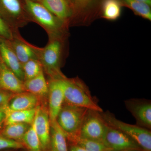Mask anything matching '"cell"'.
<instances>
[{
	"mask_svg": "<svg viewBox=\"0 0 151 151\" xmlns=\"http://www.w3.org/2000/svg\"><path fill=\"white\" fill-rule=\"evenodd\" d=\"M64 93V103L102 113L103 109L92 97L89 87L80 78H61Z\"/></svg>",
	"mask_w": 151,
	"mask_h": 151,
	"instance_id": "6da1fadb",
	"label": "cell"
},
{
	"mask_svg": "<svg viewBox=\"0 0 151 151\" xmlns=\"http://www.w3.org/2000/svg\"><path fill=\"white\" fill-rule=\"evenodd\" d=\"M108 126L121 131L136 142L143 150L151 151V132L137 125L127 124L116 119L109 111L100 113Z\"/></svg>",
	"mask_w": 151,
	"mask_h": 151,
	"instance_id": "7a4b0ae2",
	"label": "cell"
},
{
	"mask_svg": "<svg viewBox=\"0 0 151 151\" xmlns=\"http://www.w3.org/2000/svg\"><path fill=\"white\" fill-rule=\"evenodd\" d=\"M28 10L34 19L43 27L51 37H62L66 24L42 4L33 0H24Z\"/></svg>",
	"mask_w": 151,
	"mask_h": 151,
	"instance_id": "3957f363",
	"label": "cell"
},
{
	"mask_svg": "<svg viewBox=\"0 0 151 151\" xmlns=\"http://www.w3.org/2000/svg\"><path fill=\"white\" fill-rule=\"evenodd\" d=\"M51 40L40 53L39 60L43 68L51 78L65 77L60 70L63 48L61 37H51Z\"/></svg>",
	"mask_w": 151,
	"mask_h": 151,
	"instance_id": "277c9868",
	"label": "cell"
},
{
	"mask_svg": "<svg viewBox=\"0 0 151 151\" xmlns=\"http://www.w3.org/2000/svg\"><path fill=\"white\" fill-rule=\"evenodd\" d=\"M88 110L64 103L56 122L66 136L78 135Z\"/></svg>",
	"mask_w": 151,
	"mask_h": 151,
	"instance_id": "5b68a950",
	"label": "cell"
},
{
	"mask_svg": "<svg viewBox=\"0 0 151 151\" xmlns=\"http://www.w3.org/2000/svg\"><path fill=\"white\" fill-rule=\"evenodd\" d=\"M108 127L100 112L88 110L78 135L82 138L103 142Z\"/></svg>",
	"mask_w": 151,
	"mask_h": 151,
	"instance_id": "8992f818",
	"label": "cell"
},
{
	"mask_svg": "<svg viewBox=\"0 0 151 151\" xmlns=\"http://www.w3.org/2000/svg\"><path fill=\"white\" fill-rule=\"evenodd\" d=\"M103 143L108 148L113 151L143 150L128 135L109 126Z\"/></svg>",
	"mask_w": 151,
	"mask_h": 151,
	"instance_id": "52a82bcc",
	"label": "cell"
},
{
	"mask_svg": "<svg viewBox=\"0 0 151 151\" xmlns=\"http://www.w3.org/2000/svg\"><path fill=\"white\" fill-rule=\"evenodd\" d=\"M126 108L136 119V125L151 129V103L150 101L141 99H132L126 100Z\"/></svg>",
	"mask_w": 151,
	"mask_h": 151,
	"instance_id": "ba28073f",
	"label": "cell"
},
{
	"mask_svg": "<svg viewBox=\"0 0 151 151\" xmlns=\"http://www.w3.org/2000/svg\"><path fill=\"white\" fill-rule=\"evenodd\" d=\"M62 78H51L48 83V112L50 122L56 121L57 117L64 103Z\"/></svg>",
	"mask_w": 151,
	"mask_h": 151,
	"instance_id": "9c48e42d",
	"label": "cell"
},
{
	"mask_svg": "<svg viewBox=\"0 0 151 151\" xmlns=\"http://www.w3.org/2000/svg\"><path fill=\"white\" fill-rule=\"evenodd\" d=\"M36 131L40 140L42 150L49 147L50 137V121L48 110L38 106L34 120Z\"/></svg>",
	"mask_w": 151,
	"mask_h": 151,
	"instance_id": "30bf717a",
	"label": "cell"
},
{
	"mask_svg": "<svg viewBox=\"0 0 151 151\" xmlns=\"http://www.w3.org/2000/svg\"><path fill=\"white\" fill-rule=\"evenodd\" d=\"M0 56L4 64L24 82V76L21 63L11 46L9 40L2 37H0Z\"/></svg>",
	"mask_w": 151,
	"mask_h": 151,
	"instance_id": "8fae6325",
	"label": "cell"
},
{
	"mask_svg": "<svg viewBox=\"0 0 151 151\" xmlns=\"http://www.w3.org/2000/svg\"><path fill=\"white\" fill-rule=\"evenodd\" d=\"M0 89L14 94L25 91L23 81L9 69L2 60L0 71Z\"/></svg>",
	"mask_w": 151,
	"mask_h": 151,
	"instance_id": "7c38bea8",
	"label": "cell"
},
{
	"mask_svg": "<svg viewBox=\"0 0 151 151\" xmlns=\"http://www.w3.org/2000/svg\"><path fill=\"white\" fill-rule=\"evenodd\" d=\"M42 4L65 24L74 14L69 0H41Z\"/></svg>",
	"mask_w": 151,
	"mask_h": 151,
	"instance_id": "4fadbf2b",
	"label": "cell"
},
{
	"mask_svg": "<svg viewBox=\"0 0 151 151\" xmlns=\"http://www.w3.org/2000/svg\"><path fill=\"white\" fill-rule=\"evenodd\" d=\"M40 99L29 92L15 94L6 105L8 111H23L34 109L39 106Z\"/></svg>",
	"mask_w": 151,
	"mask_h": 151,
	"instance_id": "5bb4252c",
	"label": "cell"
},
{
	"mask_svg": "<svg viewBox=\"0 0 151 151\" xmlns=\"http://www.w3.org/2000/svg\"><path fill=\"white\" fill-rule=\"evenodd\" d=\"M24 85L25 91L35 95L40 99L47 96L48 84L43 70L35 77L24 81Z\"/></svg>",
	"mask_w": 151,
	"mask_h": 151,
	"instance_id": "9a60e30c",
	"label": "cell"
},
{
	"mask_svg": "<svg viewBox=\"0 0 151 151\" xmlns=\"http://www.w3.org/2000/svg\"><path fill=\"white\" fill-rule=\"evenodd\" d=\"M67 136L56 121L50 122V147L51 151H68Z\"/></svg>",
	"mask_w": 151,
	"mask_h": 151,
	"instance_id": "2e32d148",
	"label": "cell"
},
{
	"mask_svg": "<svg viewBox=\"0 0 151 151\" xmlns=\"http://www.w3.org/2000/svg\"><path fill=\"white\" fill-rule=\"evenodd\" d=\"M11 46L22 65L32 59H38V55L34 49L19 40L9 41Z\"/></svg>",
	"mask_w": 151,
	"mask_h": 151,
	"instance_id": "e0dca14e",
	"label": "cell"
},
{
	"mask_svg": "<svg viewBox=\"0 0 151 151\" xmlns=\"http://www.w3.org/2000/svg\"><path fill=\"white\" fill-rule=\"evenodd\" d=\"M37 108L13 111H8L4 124L5 125L14 123H25L32 124L36 113Z\"/></svg>",
	"mask_w": 151,
	"mask_h": 151,
	"instance_id": "ac0fdd59",
	"label": "cell"
},
{
	"mask_svg": "<svg viewBox=\"0 0 151 151\" xmlns=\"http://www.w3.org/2000/svg\"><path fill=\"white\" fill-rule=\"evenodd\" d=\"M102 17L109 21H115L121 16L122 6L120 0H103L101 3Z\"/></svg>",
	"mask_w": 151,
	"mask_h": 151,
	"instance_id": "d6986e66",
	"label": "cell"
},
{
	"mask_svg": "<svg viewBox=\"0 0 151 151\" xmlns=\"http://www.w3.org/2000/svg\"><path fill=\"white\" fill-rule=\"evenodd\" d=\"M30 124L25 123H14L5 125L0 134L5 137L22 143V139Z\"/></svg>",
	"mask_w": 151,
	"mask_h": 151,
	"instance_id": "ffe728a7",
	"label": "cell"
},
{
	"mask_svg": "<svg viewBox=\"0 0 151 151\" xmlns=\"http://www.w3.org/2000/svg\"><path fill=\"white\" fill-rule=\"evenodd\" d=\"M67 138L87 151H113L106 147L103 142L82 138L78 134L68 136Z\"/></svg>",
	"mask_w": 151,
	"mask_h": 151,
	"instance_id": "44dd1931",
	"label": "cell"
},
{
	"mask_svg": "<svg viewBox=\"0 0 151 151\" xmlns=\"http://www.w3.org/2000/svg\"><path fill=\"white\" fill-rule=\"evenodd\" d=\"M123 6H127L133 12L143 18L151 20L150 6L146 3L135 0H120Z\"/></svg>",
	"mask_w": 151,
	"mask_h": 151,
	"instance_id": "7402d4cb",
	"label": "cell"
},
{
	"mask_svg": "<svg viewBox=\"0 0 151 151\" xmlns=\"http://www.w3.org/2000/svg\"><path fill=\"white\" fill-rule=\"evenodd\" d=\"M22 143L29 151H41L40 140L36 131L34 121L24 136Z\"/></svg>",
	"mask_w": 151,
	"mask_h": 151,
	"instance_id": "603a6c76",
	"label": "cell"
},
{
	"mask_svg": "<svg viewBox=\"0 0 151 151\" xmlns=\"http://www.w3.org/2000/svg\"><path fill=\"white\" fill-rule=\"evenodd\" d=\"M103 0H74L73 12L78 14H89Z\"/></svg>",
	"mask_w": 151,
	"mask_h": 151,
	"instance_id": "cb8c5ba5",
	"label": "cell"
},
{
	"mask_svg": "<svg viewBox=\"0 0 151 151\" xmlns=\"http://www.w3.org/2000/svg\"><path fill=\"white\" fill-rule=\"evenodd\" d=\"M24 81L34 78L43 70V67L38 59H32L29 60L22 65Z\"/></svg>",
	"mask_w": 151,
	"mask_h": 151,
	"instance_id": "d4e9b609",
	"label": "cell"
},
{
	"mask_svg": "<svg viewBox=\"0 0 151 151\" xmlns=\"http://www.w3.org/2000/svg\"><path fill=\"white\" fill-rule=\"evenodd\" d=\"M3 7L10 16L17 19L21 15L22 7L19 0H0Z\"/></svg>",
	"mask_w": 151,
	"mask_h": 151,
	"instance_id": "484cf974",
	"label": "cell"
},
{
	"mask_svg": "<svg viewBox=\"0 0 151 151\" xmlns=\"http://www.w3.org/2000/svg\"><path fill=\"white\" fill-rule=\"evenodd\" d=\"M24 147L22 143L9 139L0 134V151L7 149H19Z\"/></svg>",
	"mask_w": 151,
	"mask_h": 151,
	"instance_id": "4316f807",
	"label": "cell"
},
{
	"mask_svg": "<svg viewBox=\"0 0 151 151\" xmlns=\"http://www.w3.org/2000/svg\"><path fill=\"white\" fill-rule=\"evenodd\" d=\"M0 37L9 41L14 39L12 31L10 26L5 20L0 15Z\"/></svg>",
	"mask_w": 151,
	"mask_h": 151,
	"instance_id": "83f0119b",
	"label": "cell"
},
{
	"mask_svg": "<svg viewBox=\"0 0 151 151\" xmlns=\"http://www.w3.org/2000/svg\"><path fill=\"white\" fill-rule=\"evenodd\" d=\"M13 94L11 92L0 89V107L6 106Z\"/></svg>",
	"mask_w": 151,
	"mask_h": 151,
	"instance_id": "f1b7e54d",
	"label": "cell"
},
{
	"mask_svg": "<svg viewBox=\"0 0 151 151\" xmlns=\"http://www.w3.org/2000/svg\"><path fill=\"white\" fill-rule=\"evenodd\" d=\"M6 115V106L0 107V126L4 123Z\"/></svg>",
	"mask_w": 151,
	"mask_h": 151,
	"instance_id": "f546056e",
	"label": "cell"
},
{
	"mask_svg": "<svg viewBox=\"0 0 151 151\" xmlns=\"http://www.w3.org/2000/svg\"><path fill=\"white\" fill-rule=\"evenodd\" d=\"M70 151H87L83 148L81 147L80 146L78 145H75L71 146L70 147Z\"/></svg>",
	"mask_w": 151,
	"mask_h": 151,
	"instance_id": "4dcf8cb0",
	"label": "cell"
},
{
	"mask_svg": "<svg viewBox=\"0 0 151 151\" xmlns=\"http://www.w3.org/2000/svg\"><path fill=\"white\" fill-rule=\"evenodd\" d=\"M135 1L146 3V4H148L150 6H151V0H135Z\"/></svg>",
	"mask_w": 151,
	"mask_h": 151,
	"instance_id": "1f68e13d",
	"label": "cell"
},
{
	"mask_svg": "<svg viewBox=\"0 0 151 151\" xmlns=\"http://www.w3.org/2000/svg\"><path fill=\"white\" fill-rule=\"evenodd\" d=\"M69 1L70 2V4H71V5H72L73 9V5H74V0H69Z\"/></svg>",
	"mask_w": 151,
	"mask_h": 151,
	"instance_id": "d6a6232c",
	"label": "cell"
},
{
	"mask_svg": "<svg viewBox=\"0 0 151 151\" xmlns=\"http://www.w3.org/2000/svg\"><path fill=\"white\" fill-rule=\"evenodd\" d=\"M147 151L145 150H126V151Z\"/></svg>",
	"mask_w": 151,
	"mask_h": 151,
	"instance_id": "836d02e7",
	"label": "cell"
},
{
	"mask_svg": "<svg viewBox=\"0 0 151 151\" xmlns=\"http://www.w3.org/2000/svg\"><path fill=\"white\" fill-rule=\"evenodd\" d=\"M1 56H0V71L1 70Z\"/></svg>",
	"mask_w": 151,
	"mask_h": 151,
	"instance_id": "e575fe53",
	"label": "cell"
}]
</instances>
